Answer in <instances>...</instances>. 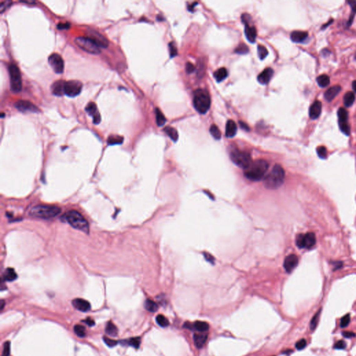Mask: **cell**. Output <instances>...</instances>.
Masks as SVG:
<instances>
[{
	"instance_id": "6da1fadb",
	"label": "cell",
	"mask_w": 356,
	"mask_h": 356,
	"mask_svg": "<svg viewBox=\"0 0 356 356\" xmlns=\"http://www.w3.org/2000/svg\"><path fill=\"white\" fill-rule=\"evenodd\" d=\"M269 169V163L263 159L252 161L249 166L244 170L245 177L251 181L257 182L265 177Z\"/></svg>"
},
{
	"instance_id": "7a4b0ae2",
	"label": "cell",
	"mask_w": 356,
	"mask_h": 356,
	"mask_svg": "<svg viewBox=\"0 0 356 356\" xmlns=\"http://www.w3.org/2000/svg\"><path fill=\"white\" fill-rule=\"evenodd\" d=\"M285 172L280 165L275 164L271 172L265 179V185L266 188L276 189L280 187L284 182Z\"/></svg>"
},
{
	"instance_id": "3957f363",
	"label": "cell",
	"mask_w": 356,
	"mask_h": 356,
	"mask_svg": "<svg viewBox=\"0 0 356 356\" xmlns=\"http://www.w3.org/2000/svg\"><path fill=\"white\" fill-rule=\"evenodd\" d=\"M193 104L196 111L200 114H205L210 108V94L205 89H197L193 93Z\"/></svg>"
},
{
	"instance_id": "277c9868",
	"label": "cell",
	"mask_w": 356,
	"mask_h": 356,
	"mask_svg": "<svg viewBox=\"0 0 356 356\" xmlns=\"http://www.w3.org/2000/svg\"><path fill=\"white\" fill-rule=\"evenodd\" d=\"M61 212L59 207L52 205H39L32 208L29 215L39 219H49L57 216Z\"/></svg>"
},
{
	"instance_id": "5b68a950",
	"label": "cell",
	"mask_w": 356,
	"mask_h": 356,
	"mask_svg": "<svg viewBox=\"0 0 356 356\" xmlns=\"http://www.w3.org/2000/svg\"><path fill=\"white\" fill-rule=\"evenodd\" d=\"M64 218L66 221L74 228L84 232H88L89 224L87 219L78 211L75 210L67 211Z\"/></svg>"
},
{
	"instance_id": "8992f818",
	"label": "cell",
	"mask_w": 356,
	"mask_h": 356,
	"mask_svg": "<svg viewBox=\"0 0 356 356\" xmlns=\"http://www.w3.org/2000/svg\"><path fill=\"white\" fill-rule=\"evenodd\" d=\"M8 74L10 77L11 90L16 93L20 92L22 89V77L21 73L18 67L13 63L8 66Z\"/></svg>"
},
{
	"instance_id": "52a82bcc",
	"label": "cell",
	"mask_w": 356,
	"mask_h": 356,
	"mask_svg": "<svg viewBox=\"0 0 356 356\" xmlns=\"http://www.w3.org/2000/svg\"><path fill=\"white\" fill-rule=\"evenodd\" d=\"M230 159L233 163L244 170L252 163L250 155L246 152L240 151L239 150H232L230 152Z\"/></svg>"
},
{
	"instance_id": "ba28073f",
	"label": "cell",
	"mask_w": 356,
	"mask_h": 356,
	"mask_svg": "<svg viewBox=\"0 0 356 356\" xmlns=\"http://www.w3.org/2000/svg\"><path fill=\"white\" fill-rule=\"evenodd\" d=\"M75 43L82 50L92 54H97L100 52V49L95 42L88 37L80 36L75 39Z\"/></svg>"
},
{
	"instance_id": "9c48e42d",
	"label": "cell",
	"mask_w": 356,
	"mask_h": 356,
	"mask_svg": "<svg viewBox=\"0 0 356 356\" xmlns=\"http://www.w3.org/2000/svg\"><path fill=\"white\" fill-rule=\"evenodd\" d=\"M83 84L80 81L70 80L66 82L65 95L70 97H74L80 94Z\"/></svg>"
},
{
	"instance_id": "30bf717a",
	"label": "cell",
	"mask_w": 356,
	"mask_h": 356,
	"mask_svg": "<svg viewBox=\"0 0 356 356\" xmlns=\"http://www.w3.org/2000/svg\"><path fill=\"white\" fill-rule=\"evenodd\" d=\"M87 37L93 41L99 47L106 48L108 47L109 41L103 35L101 34L96 30L88 29L87 32Z\"/></svg>"
},
{
	"instance_id": "8fae6325",
	"label": "cell",
	"mask_w": 356,
	"mask_h": 356,
	"mask_svg": "<svg viewBox=\"0 0 356 356\" xmlns=\"http://www.w3.org/2000/svg\"><path fill=\"white\" fill-rule=\"evenodd\" d=\"M48 62L54 72L61 74L63 72L64 62L63 58L59 54L54 53L51 54L48 58Z\"/></svg>"
},
{
	"instance_id": "7c38bea8",
	"label": "cell",
	"mask_w": 356,
	"mask_h": 356,
	"mask_svg": "<svg viewBox=\"0 0 356 356\" xmlns=\"http://www.w3.org/2000/svg\"><path fill=\"white\" fill-rule=\"evenodd\" d=\"M15 107L19 111L22 112H32V113H38L39 109L35 104H33L28 100H18L17 102L14 104Z\"/></svg>"
},
{
	"instance_id": "4fadbf2b",
	"label": "cell",
	"mask_w": 356,
	"mask_h": 356,
	"mask_svg": "<svg viewBox=\"0 0 356 356\" xmlns=\"http://www.w3.org/2000/svg\"><path fill=\"white\" fill-rule=\"evenodd\" d=\"M86 111L89 116L93 117L94 124H99L101 121V116L98 112V109L96 103L93 102H89L86 106Z\"/></svg>"
},
{
	"instance_id": "5bb4252c",
	"label": "cell",
	"mask_w": 356,
	"mask_h": 356,
	"mask_svg": "<svg viewBox=\"0 0 356 356\" xmlns=\"http://www.w3.org/2000/svg\"><path fill=\"white\" fill-rule=\"evenodd\" d=\"M299 264V258L296 255L291 254L288 255L284 260V268L287 273H291L297 266Z\"/></svg>"
},
{
	"instance_id": "9a60e30c",
	"label": "cell",
	"mask_w": 356,
	"mask_h": 356,
	"mask_svg": "<svg viewBox=\"0 0 356 356\" xmlns=\"http://www.w3.org/2000/svg\"><path fill=\"white\" fill-rule=\"evenodd\" d=\"M274 70L271 67H266L263 71L260 73V74L257 76V81H258L261 84L266 85L268 84L269 81L271 80V77L274 75Z\"/></svg>"
},
{
	"instance_id": "2e32d148",
	"label": "cell",
	"mask_w": 356,
	"mask_h": 356,
	"mask_svg": "<svg viewBox=\"0 0 356 356\" xmlns=\"http://www.w3.org/2000/svg\"><path fill=\"white\" fill-rule=\"evenodd\" d=\"M322 104L319 100H316L309 107V118L312 120L317 119L321 113Z\"/></svg>"
},
{
	"instance_id": "e0dca14e",
	"label": "cell",
	"mask_w": 356,
	"mask_h": 356,
	"mask_svg": "<svg viewBox=\"0 0 356 356\" xmlns=\"http://www.w3.org/2000/svg\"><path fill=\"white\" fill-rule=\"evenodd\" d=\"M72 305L75 308L78 309V310L81 312H88L91 309V304L90 303L87 301V300H84L83 299H75L72 300Z\"/></svg>"
},
{
	"instance_id": "ac0fdd59",
	"label": "cell",
	"mask_w": 356,
	"mask_h": 356,
	"mask_svg": "<svg viewBox=\"0 0 356 356\" xmlns=\"http://www.w3.org/2000/svg\"><path fill=\"white\" fill-rule=\"evenodd\" d=\"M65 84L66 82L63 80H58L54 82L51 87L52 93L57 96H62L65 95Z\"/></svg>"
},
{
	"instance_id": "d6986e66",
	"label": "cell",
	"mask_w": 356,
	"mask_h": 356,
	"mask_svg": "<svg viewBox=\"0 0 356 356\" xmlns=\"http://www.w3.org/2000/svg\"><path fill=\"white\" fill-rule=\"evenodd\" d=\"M245 35L248 41L251 43L255 42L257 37V30L254 26L250 25V24H245Z\"/></svg>"
},
{
	"instance_id": "ffe728a7",
	"label": "cell",
	"mask_w": 356,
	"mask_h": 356,
	"mask_svg": "<svg viewBox=\"0 0 356 356\" xmlns=\"http://www.w3.org/2000/svg\"><path fill=\"white\" fill-rule=\"evenodd\" d=\"M341 91V87L339 85L334 86V87H330L329 89L325 92L324 93V97L328 102H331L333 100L335 97Z\"/></svg>"
},
{
	"instance_id": "44dd1931",
	"label": "cell",
	"mask_w": 356,
	"mask_h": 356,
	"mask_svg": "<svg viewBox=\"0 0 356 356\" xmlns=\"http://www.w3.org/2000/svg\"><path fill=\"white\" fill-rule=\"evenodd\" d=\"M308 36V32L302 31H294L290 35L291 40L294 42H302L307 39Z\"/></svg>"
},
{
	"instance_id": "7402d4cb",
	"label": "cell",
	"mask_w": 356,
	"mask_h": 356,
	"mask_svg": "<svg viewBox=\"0 0 356 356\" xmlns=\"http://www.w3.org/2000/svg\"><path fill=\"white\" fill-rule=\"evenodd\" d=\"M237 131V125L232 120H229L226 123L225 136L228 138L234 137Z\"/></svg>"
},
{
	"instance_id": "603a6c76",
	"label": "cell",
	"mask_w": 356,
	"mask_h": 356,
	"mask_svg": "<svg viewBox=\"0 0 356 356\" xmlns=\"http://www.w3.org/2000/svg\"><path fill=\"white\" fill-rule=\"evenodd\" d=\"M207 338L208 335L204 333L194 334V335H193V341H194V344L196 347L198 349L202 348L204 346L205 342H207Z\"/></svg>"
},
{
	"instance_id": "cb8c5ba5",
	"label": "cell",
	"mask_w": 356,
	"mask_h": 356,
	"mask_svg": "<svg viewBox=\"0 0 356 356\" xmlns=\"http://www.w3.org/2000/svg\"><path fill=\"white\" fill-rule=\"evenodd\" d=\"M304 239H305V248H308V249H310L313 248L316 244L317 242V239H316V236L314 233L313 232H308L307 234L304 235Z\"/></svg>"
},
{
	"instance_id": "d4e9b609",
	"label": "cell",
	"mask_w": 356,
	"mask_h": 356,
	"mask_svg": "<svg viewBox=\"0 0 356 356\" xmlns=\"http://www.w3.org/2000/svg\"><path fill=\"white\" fill-rule=\"evenodd\" d=\"M17 278V275L13 269L8 268L5 270V271L3 274V280L4 281L8 282H12L16 280Z\"/></svg>"
},
{
	"instance_id": "484cf974",
	"label": "cell",
	"mask_w": 356,
	"mask_h": 356,
	"mask_svg": "<svg viewBox=\"0 0 356 356\" xmlns=\"http://www.w3.org/2000/svg\"><path fill=\"white\" fill-rule=\"evenodd\" d=\"M214 77L216 82H220L225 79L227 77H228V71H227L226 68L225 67H220V68L218 69L216 71L214 72Z\"/></svg>"
},
{
	"instance_id": "4316f807",
	"label": "cell",
	"mask_w": 356,
	"mask_h": 356,
	"mask_svg": "<svg viewBox=\"0 0 356 356\" xmlns=\"http://www.w3.org/2000/svg\"><path fill=\"white\" fill-rule=\"evenodd\" d=\"M193 329L198 331V332L205 333L209 330L210 326H209V324L207 323V322L198 321H195V323L193 324Z\"/></svg>"
},
{
	"instance_id": "83f0119b",
	"label": "cell",
	"mask_w": 356,
	"mask_h": 356,
	"mask_svg": "<svg viewBox=\"0 0 356 356\" xmlns=\"http://www.w3.org/2000/svg\"><path fill=\"white\" fill-rule=\"evenodd\" d=\"M105 332L109 336L116 337L118 335V328L115 326V324L113 322L109 321L106 326Z\"/></svg>"
},
{
	"instance_id": "f1b7e54d",
	"label": "cell",
	"mask_w": 356,
	"mask_h": 356,
	"mask_svg": "<svg viewBox=\"0 0 356 356\" xmlns=\"http://www.w3.org/2000/svg\"><path fill=\"white\" fill-rule=\"evenodd\" d=\"M121 343H122V344H123L132 346V347L137 349L139 348L140 344H141V337H131V338L127 340H125V341H123V342H121Z\"/></svg>"
},
{
	"instance_id": "f546056e",
	"label": "cell",
	"mask_w": 356,
	"mask_h": 356,
	"mask_svg": "<svg viewBox=\"0 0 356 356\" xmlns=\"http://www.w3.org/2000/svg\"><path fill=\"white\" fill-rule=\"evenodd\" d=\"M155 114H156V124H157V125L159 127L163 126V125H164V124L166 123V119L163 113L161 111V110L159 108H156L155 109Z\"/></svg>"
},
{
	"instance_id": "4dcf8cb0",
	"label": "cell",
	"mask_w": 356,
	"mask_h": 356,
	"mask_svg": "<svg viewBox=\"0 0 356 356\" xmlns=\"http://www.w3.org/2000/svg\"><path fill=\"white\" fill-rule=\"evenodd\" d=\"M355 95L352 92H347L344 97V104L346 107L352 106V104L355 102Z\"/></svg>"
},
{
	"instance_id": "1f68e13d",
	"label": "cell",
	"mask_w": 356,
	"mask_h": 356,
	"mask_svg": "<svg viewBox=\"0 0 356 356\" xmlns=\"http://www.w3.org/2000/svg\"><path fill=\"white\" fill-rule=\"evenodd\" d=\"M164 131L167 134L168 136H169L174 142H176L178 139V138H179V135H178L177 130H176V129L173 127H167L164 129Z\"/></svg>"
},
{
	"instance_id": "d6a6232c",
	"label": "cell",
	"mask_w": 356,
	"mask_h": 356,
	"mask_svg": "<svg viewBox=\"0 0 356 356\" xmlns=\"http://www.w3.org/2000/svg\"><path fill=\"white\" fill-rule=\"evenodd\" d=\"M317 82L319 87L321 88H325L329 85L330 78L326 75H321L317 78Z\"/></svg>"
},
{
	"instance_id": "836d02e7",
	"label": "cell",
	"mask_w": 356,
	"mask_h": 356,
	"mask_svg": "<svg viewBox=\"0 0 356 356\" xmlns=\"http://www.w3.org/2000/svg\"><path fill=\"white\" fill-rule=\"evenodd\" d=\"M123 142V138L118 135H111L107 140V143L110 146H114L121 144Z\"/></svg>"
},
{
	"instance_id": "e575fe53",
	"label": "cell",
	"mask_w": 356,
	"mask_h": 356,
	"mask_svg": "<svg viewBox=\"0 0 356 356\" xmlns=\"http://www.w3.org/2000/svg\"><path fill=\"white\" fill-rule=\"evenodd\" d=\"M144 306L147 310L150 312H155L158 309V305L156 303L150 299H147L144 303Z\"/></svg>"
},
{
	"instance_id": "d590c367",
	"label": "cell",
	"mask_w": 356,
	"mask_h": 356,
	"mask_svg": "<svg viewBox=\"0 0 356 356\" xmlns=\"http://www.w3.org/2000/svg\"><path fill=\"white\" fill-rule=\"evenodd\" d=\"M156 321L159 326H160L162 328H166L168 326H169V321L168 320V319L164 317V315L162 314H159L156 316Z\"/></svg>"
},
{
	"instance_id": "8d00e7d4",
	"label": "cell",
	"mask_w": 356,
	"mask_h": 356,
	"mask_svg": "<svg viewBox=\"0 0 356 356\" xmlns=\"http://www.w3.org/2000/svg\"><path fill=\"white\" fill-rule=\"evenodd\" d=\"M210 134L216 140H220L221 138V133L216 125H212L210 129Z\"/></svg>"
},
{
	"instance_id": "74e56055",
	"label": "cell",
	"mask_w": 356,
	"mask_h": 356,
	"mask_svg": "<svg viewBox=\"0 0 356 356\" xmlns=\"http://www.w3.org/2000/svg\"><path fill=\"white\" fill-rule=\"evenodd\" d=\"M339 122H347L348 121V112L344 108H340L337 111Z\"/></svg>"
},
{
	"instance_id": "f35d334b",
	"label": "cell",
	"mask_w": 356,
	"mask_h": 356,
	"mask_svg": "<svg viewBox=\"0 0 356 356\" xmlns=\"http://www.w3.org/2000/svg\"><path fill=\"white\" fill-rule=\"evenodd\" d=\"M257 53H258V57L261 60H263L265 59L267 55L269 54V52L267 49L262 45H259L257 46Z\"/></svg>"
},
{
	"instance_id": "ab89813d",
	"label": "cell",
	"mask_w": 356,
	"mask_h": 356,
	"mask_svg": "<svg viewBox=\"0 0 356 356\" xmlns=\"http://www.w3.org/2000/svg\"><path fill=\"white\" fill-rule=\"evenodd\" d=\"M339 126L340 130H341L344 134L349 136L350 133H351V127H350V125L348 123V121L339 122Z\"/></svg>"
},
{
	"instance_id": "60d3db41",
	"label": "cell",
	"mask_w": 356,
	"mask_h": 356,
	"mask_svg": "<svg viewBox=\"0 0 356 356\" xmlns=\"http://www.w3.org/2000/svg\"><path fill=\"white\" fill-rule=\"evenodd\" d=\"M74 331L75 334H77V336H78L79 337H84L86 336V333H87V331H86V328L82 326V325H75V327H74Z\"/></svg>"
},
{
	"instance_id": "b9f144b4",
	"label": "cell",
	"mask_w": 356,
	"mask_h": 356,
	"mask_svg": "<svg viewBox=\"0 0 356 356\" xmlns=\"http://www.w3.org/2000/svg\"><path fill=\"white\" fill-rule=\"evenodd\" d=\"M320 314H321V309L319 311H318L317 313H316L315 315L311 319L310 324H309V327H310L311 330H314L316 328V327H317V324H318L319 319V317H320Z\"/></svg>"
},
{
	"instance_id": "7bdbcfd3",
	"label": "cell",
	"mask_w": 356,
	"mask_h": 356,
	"mask_svg": "<svg viewBox=\"0 0 356 356\" xmlns=\"http://www.w3.org/2000/svg\"><path fill=\"white\" fill-rule=\"evenodd\" d=\"M350 321H351V317H350V314H347L344 315L341 319V320H340V327L342 328H344L346 327H347L349 326V324H350Z\"/></svg>"
},
{
	"instance_id": "ee69618b",
	"label": "cell",
	"mask_w": 356,
	"mask_h": 356,
	"mask_svg": "<svg viewBox=\"0 0 356 356\" xmlns=\"http://www.w3.org/2000/svg\"><path fill=\"white\" fill-rule=\"evenodd\" d=\"M317 152L318 156L321 159H326L327 157L328 152L326 147L324 146H319L317 149Z\"/></svg>"
},
{
	"instance_id": "f6af8a7d",
	"label": "cell",
	"mask_w": 356,
	"mask_h": 356,
	"mask_svg": "<svg viewBox=\"0 0 356 356\" xmlns=\"http://www.w3.org/2000/svg\"><path fill=\"white\" fill-rule=\"evenodd\" d=\"M236 53L239 54H245L248 52V47L245 44H240L238 47L235 49V51Z\"/></svg>"
},
{
	"instance_id": "bcb514c9",
	"label": "cell",
	"mask_w": 356,
	"mask_h": 356,
	"mask_svg": "<svg viewBox=\"0 0 356 356\" xmlns=\"http://www.w3.org/2000/svg\"><path fill=\"white\" fill-rule=\"evenodd\" d=\"M296 245L297 246L300 248H305V239H304V235H299L297 236L296 239Z\"/></svg>"
},
{
	"instance_id": "7dc6e473",
	"label": "cell",
	"mask_w": 356,
	"mask_h": 356,
	"mask_svg": "<svg viewBox=\"0 0 356 356\" xmlns=\"http://www.w3.org/2000/svg\"><path fill=\"white\" fill-rule=\"evenodd\" d=\"M168 47H169V53L171 58H173L177 56V50L176 47V45H175L174 42H171L168 44Z\"/></svg>"
},
{
	"instance_id": "c3c4849f",
	"label": "cell",
	"mask_w": 356,
	"mask_h": 356,
	"mask_svg": "<svg viewBox=\"0 0 356 356\" xmlns=\"http://www.w3.org/2000/svg\"><path fill=\"white\" fill-rule=\"evenodd\" d=\"M103 340L104 343L106 344L109 346V347H114L116 345L118 344V342L116 341V340L114 339H111L109 338V337H103Z\"/></svg>"
},
{
	"instance_id": "681fc988",
	"label": "cell",
	"mask_w": 356,
	"mask_h": 356,
	"mask_svg": "<svg viewBox=\"0 0 356 356\" xmlns=\"http://www.w3.org/2000/svg\"><path fill=\"white\" fill-rule=\"evenodd\" d=\"M348 3L351 6L352 11H353V15H351V17H350V20H349V22H348L349 25H350V24H351V23H352L353 19H354V14L356 13V2L355 1H349Z\"/></svg>"
},
{
	"instance_id": "f907efd6",
	"label": "cell",
	"mask_w": 356,
	"mask_h": 356,
	"mask_svg": "<svg viewBox=\"0 0 356 356\" xmlns=\"http://www.w3.org/2000/svg\"><path fill=\"white\" fill-rule=\"evenodd\" d=\"M10 342H6L4 344V348H3L2 356H9L10 355Z\"/></svg>"
},
{
	"instance_id": "816d5d0a",
	"label": "cell",
	"mask_w": 356,
	"mask_h": 356,
	"mask_svg": "<svg viewBox=\"0 0 356 356\" xmlns=\"http://www.w3.org/2000/svg\"><path fill=\"white\" fill-rule=\"evenodd\" d=\"M11 4L12 2L8 1V0H7V1H2L1 3H0V11H1V13H3V12L7 10V9L11 5Z\"/></svg>"
},
{
	"instance_id": "f5cc1de1",
	"label": "cell",
	"mask_w": 356,
	"mask_h": 356,
	"mask_svg": "<svg viewBox=\"0 0 356 356\" xmlns=\"http://www.w3.org/2000/svg\"><path fill=\"white\" fill-rule=\"evenodd\" d=\"M307 346V341L305 339H301L296 343V348L298 350H302L305 349Z\"/></svg>"
},
{
	"instance_id": "db71d44e",
	"label": "cell",
	"mask_w": 356,
	"mask_h": 356,
	"mask_svg": "<svg viewBox=\"0 0 356 356\" xmlns=\"http://www.w3.org/2000/svg\"><path fill=\"white\" fill-rule=\"evenodd\" d=\"M346 346V342L344 340H339L334 345V349H344Z\"/></svg>"
},
{
	"instance_id": "11a10c76",
	"label": "cell",
	"mask_w": 356,
	"mask_h": 356,
	"mask_svg": "<svg viewBox=\"0 0 356 356\" xmlns=\"http://www.w3.org/2000/svg\"><path fill=\"white\" fill-rule=\"evenodd\" d=\"M195 69V67L193 64H192L191 63H190V62L186 63V71L187 73H188V74H191V73L194 72Z\"/></svg>"
},
{
	"instance_id": "9f6ffc18",
	"label": "cell",
	"mask_w": 356,
	"mask_h": 356,
	"mask_svg": "<svg viewBox=\"0 0 356 356\" xmlns=\"http://www.w3.org/2000/svg\"><path fill=\"white\" fill-rule=\"evenodd\" d=\"M203 255L205 257V258L206 259V260L207 262H209L211 264H214V257L211 255V254L208 253H203Z\"/></svg>"
},
{
	"instance_id": "6f0895ef",
	"label": "cell",
	"mask_w": 356,
	"mask_h": 356,
	"mask_svg": "<svg viewBox=\"0 0 356 356\" xmlns=\"http://www.w3.org/2000/svg\"><path fill=\"white\" fill-rule=\"evenodd\" d=\"M70 27V24L68 22L66 23H59L57 24V28L59 29H69Z\"/></svg>"
},
{
	"instance_id": "680465c9",
	"label": "cell",
	"mask_w": 356,
	"mask_h": 356,
	"mask_svg": "<svg viewBox=\"0 0 356 356\" xmlns=\"http://www.w3.org/2000/svg\"><path fill=\"white\" fill-rule=\"evenodd\" d=\"M82 321L84 322V323H85L86 324H87L88 326H90V327L95 326V321H93V319H91L90 317L87 318L86 319H84V320H83Z\"/></svg>"
},
{
	"instance_id": "91938a15",
	"label": "cell",
	"mask_w": 356,
	"mask_h": 356,
	"mask_svg": "<svg viewBox=\"0 0 356 356\" xmlns=\"http://www.w3.org/2000/svg\"><path fill=\"white\" fill-rule=\"evenodd\" d=\"M342 335L346 337V338H352V337H355V333L354 332H351V331H345V332L342 333Z\"/></svg>"
},
{
	"instance_id": "94428289",
	"label": "cell",
	"mask_w": 356,
	"mask_h": 356,
	"mask_svg": "<svg viewBox=\"0 0 356 356\" xmlns=\"http://www.w3.org/2000/svg\"><path fill=\"white\" fill-rule=\"evenodd\" d=\"M239 125H240L242 129H244V130H246V131H247V130H249V127H248V125H247L246 124H245V123H244V122H239Z\"/></svg>"
},
{
	"instance_id": "6125c7cd",
	"label": "cell",
	"mask_w": 356,
	"mask_h": 356,
	"mask_svg": "<svg viewBox=\"0 0 356 356\" xmlns=\"http://www.w3.org/2000/svg\"><path fill=\"white\" fill-rule=\"evenodd\" d=\"M197 4H198L197 2H195L194 4H191L190 6H189L188 10H189L190 12H193V8H194V7H195V5H197Z\"/></svg>"
},
{
	"instance_id": "be15d7a7",
	"label": "cell",
	"mask_w": 356,
	"mask_h": 356,
	"mask_svg": "<svg viewBox=\"0 0 356 356\" xmlns=\"http://www.w3.org/2000/svg\"><path fill=\"white\" fill-rule=\"evenodd\" d=\"M352 88H353V89H354V91L356 93V80L352 82Z\"/></svg>"
},
{
	"instance_id": "e7e4bbea",
	"label": "cell",
	"mask_w": 356,
	"mask_h": 356,
	"mask_svg": "<svg viewBox=\"0 0 356 356\" xmlns=\"http://www.w3.org/2000/svg\"><path fill=\"white\" fill-rule=\"evenodd\" d=\"M21 2H23V3H26V4H35V1H20Z\"/></svg>"
},
{
	"instance_id": "03108f58",
	"label": "cell",
	"mask_w": 356,
	"mask_h": 356,
	"mask_svg": "<svg viewBox=\"0 0 356 356\" xmlns=\"http://www.w3.org/2000/svg\"><path fill=\"white\" fill-rule=\"evenodd\" d=\"M4 305H5L4 301V300H1V311H2L3 309H4Z\"/></svg>"
},
{
	"instance_id": "003e7915",
	"label": "cell",
	"mask_w": 356,
	"mask_h": 356,
	"mask_svg": "<svg viewBox=\"0 0 356 356\" xmlns=\"http://www.w3.org/2000/svg\"><path fill=\"white\" fill-rule=\"evenodd\" d=\"M355 58H356V57H355Z\"/></svg>"
}]
</instances>
